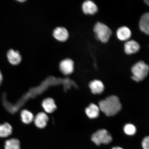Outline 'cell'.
<instances>
[{
    "instance_id": "1",
    "label": "cell",
    "mask_w": 149,
    "mask_h": 149,
    "mask_svg": "<svg viewBox=\"0 0 149 149\" xmlns=\"http://www.w3.org/2000/svg\"><path fill=\"white\" fill-rule=\"evenodd\" d=\"M100 110L107 116H112L117 114L122 108L120 100L117 96L111 95L99 102Z\"/></svg>"
},
{
    "instance_id": "2",
    "label": "cell",
    "mask_w": 149,
    "mask_h": 149,
    "mask_svg": "<svg viewBox=\"0 0 149 149\" xmlns=\"http://www.w3.org/2000/svg\"><path fill=\"white\" fill-rule=\"evenodd\" d=\"M148 65L144 61H140L133 65L131 68L133 75L132 79L137 82L144 80L148 76L149 72Z\"/></svg>"
},
{
    "instance_id": "3",
    "label": "cell",
    "mask_w": 149,
    "mask_h": 149,
    "mask_svg": "<svg viewBox=\"0 0 149 149\" xmlns=\"http://www.w3.org/2000/svg\"><path fill=\"white\" fill-rule=\"evenodd\" d=\"M93 31L96 39L103 43L109 42L112 34L111 29L105 24L100 22H97L95 24Z\"/></svg>"
},
{
    "instance_id": "4",
    "label": "cell",
    "mask_w": 149,
    "mask_h": 149,
    "mask_svg": "<svg viewBox=\"0 0 149 149\" xmlns=\"http://www.w3.org/2000/svg\"><path fill=\"white\" fill-rule=\"evenodd\" d=\"M91 139L97 146L102 144H109L113 140L110 134L105 129L99 130L95 132L91 136Z\"/></svg>"
},
{
    "instance_id": "5",
    "label": "cell",
    "mask_w": 149,
    "mask_h": 149,
    "mask_svg": "<svg viewBox=\"0 0 149 149\" xmlns=\"http://www.w3.org/2000/svg\"><path fill=\"white\" fill-rule=\"evenodd\" d=\"M74 62L70 59H66L61 61L59 65L61 71L65 75H69L74 71Z\"/></svg>"
},
{
    "instance_id": "6",
    "label": "cell",
    "mask_w": 149,
    "mask_h": 149,
    "mask_svg": "<svg viewBox=\"0 0 149 149\" xmlns=\"http://www.w3.org/2000/svg\"><path fill=\"white\" fill-rule=\"evenodd\" d=\"M141 47L138 42L133 40L127 41L124 44L125 52L127 55H131L137 53Z\"/></svg>"
},
{
    "instance_id": "7",
    "label": "cell",
    "mask_w": 149,
    "mask_h": 149,
    "mask_svg": "<svg viewBox=\"0 0 149 149\" xmlns=\"http://www.w3.org/2000/svg\"><path fill=\"white\" fill-rule=\"evenodd\" d=\"M82 9L86 15H94L98 11L97 6L94 2L89 0L84 2L82 5Z\"/></svg>"
},
{
    "instance_id": "8",
    "label": "cell",
    "mask_w": 149,
    "mask_h": 149,
    "mask_svg": "<svg viewBox=\"0 0 149 149\" xmlns=\"http://www.w3.org/2000/svg\"><path fill=\"white\" fill-rule=\"evenodd\" d=\"M53 35L56 40L62 42L68 40L69 36L68 30L63 27L56 28L53 31Z\"/></svg>"
},
{
    "instance_id": "9",
    "label": "cell",
    "mask_w": 149,
    "mask_h": 149,
    "mask_svg": "<svg viewBox=\"0 0 149 149\" xmlns=\"http://www.w3.org/2000/svg\"><path fill=\"white\" fill-rule=\"evenodd\" d=\"M117 38L122 41H127L129 40L132 36V32L129 28L123 26L119 28L116 31Z\"/></svg>"
},
{
    "instance_id": "10",
    "label": "cell",
    "mask_w": 149,
    "mask_h": 149,
    "mask_svg": "<svg viewBox=\"0 0 149 149\" xmlns=\"http://www.w3.org/2000/svg\"><path fill=\"white\" fill-rule=\"evenodd\" d=\"M7 56L9 62L13 65H17L21 62L22 58L19 52L13 49L9 50Z\"/></svg>"
},
{
    "instance_id": "11",
    "label": "cell",
    "mask_w": 149,
    "mask_h": 149,
    "mask_svg": "<svg viewBox=\"0 0 149 149\" xmlns=\"http://www.w3.org/2000/svg\"><path fill=\"white\" fill-rule=\"evenodd\" d=\"M139 26L140 29L146 35L149 33V14L148 13L143 14L140 19Z\"/></svg>"
},
{
    "instance_id": "12",
    "label": "cell",
    "mask_w": 149,
    "mask_h": 149,
    "mask_svg": "<svg viewBox=\"0 0 149 149\" xmlns=\"http://www.w3.org/2000/svg\"><path fill=\"white\" fill-rule=\"evenodd\" d=\"M89 86L91 92L94 94H102L105 88L103 83L98 80H94L91 81L89 84Z\"/></svg>"
},
{
    "instance_id": "13",
    "label": "cell",
    "mask_w": 149,
    "mask_h": 149,
    "mask_svg": "<svg viewBox=\"0 0 149 149\" xmlns=\"http://www.w3.org/2000/svg\"><path fill=\"white\" fill-rule=\"evenodd\" d=\"M49 118L46 113H38L34 118L35 125L37 127L42 128L45 127Z\"/></svg>"
},
{
    "instance_id": "14",
    "label": "cell",
    "mask_w": 149,
    "mask_h": 149,
    "mask_svg": "<svg viewBox=\"0 0 149 149\" xmlns=\"http://www.w3.org/2000/svg\"><path fill=\"white\" fill-rule=\"evenodd\" d=\"M100 109L97 105L91 103L85 109V113L89 118L93 119L97 118L100 113Z\"/></svg>"
},
{
    "instance_id": "15",
    "label": "cell",
    "mask_w": 149,
    "mask_h": 149,
    "mask_svg": "<svg viewBox=\"0 0 149 149\" xmlns=\"http://www.w3.org/2000/svg\"><path fill=\"white\" fill-rule=\"evenodd\" d=\"M42 105L44 110L48 113H53L57 108L54 100L50 98L45 99L42 102Z\"/></svg>"
},
{
    "instance_id": "16",
    "label": "cell",
    "mask_w": 149,
    "mask_h": 149,
    "mask_svg": "<svg viewBox=\"0 0 149 149\" xmlns=\"http://www.w3.org/2000/svg\"><path fill=\"white\" fill-rule=\"evenodd\" d=\"M12 127L8 123L0 125V137H7L10 136L12 133Z\"/></svg>"
},
{
    "instance_id": "17",
    "label": "cell",
    "mask_w": 149,
    "mask_h": 149,
    "mask_svg": "<svg viewBox=\"0 0 149 149\" xmlns=\"http://www.w3.org/2000/svg\"><path fill=\"white\" fill-rule=\"evenodd\" d=\"M4 147L5 149H20V142L16 139H9L5 141Z\"/></svg>"
},
{
    "instance_id": "18",
    "label": "cell",
    "mask_w": 149,
    "mask_h": 149,
    "mask_svg": "<svg viewBox=\"0 0 149 149\" xmlns=\"http://www.w3.org/2000/svg\"><path fill=\"white\" fill-rule=\"evenodd\" d=\"M21 117L22 122L26 124H30L34 120V117L33 113L26 110L22 111Z\"/></svg>"
},
{
    "instance_id": "19",
    "label": "cell",
    "mask_w": 149,
    "mask_h": 149,
    "mask_svg": "<svg viewBox=\"0 0 149 149\" xmlns=\"http://www.w3.org/2000/svg\"><path fill=\"white\" fill-rule=\"evenodd\" d=\"M125 133L128 135H133L136 131L135 127L132 124H127L124 127Z\"/></svg>"
},
{
    "instance_id": "20",
    "label": "cell",
    "mask_w": 149,
    "mask_h": 149,
    "mask_svg": "<svg viewBox=\"0 0 149 149\" xmlns=\"http://www.w3.org/2000/svg\"><path fill=\"white\" fill-rule=\"evenodd\" d=\"M141 146L143 149H149V137H145L141 142Z\"/></svg>"
},
{
    "instance_id": "21",
    "label": "cell",
    "mask_w": 149,
    "mask_h": 149,
    "mask_svg": "<svg viewBox=\"0 0 149 149\" xmlns=\"http://www.w3.org/2000/svg\"><path fill=\"white\" fill-rule=\"evenodd\" d=\"M3 80V76L1 70H0V85L2 82Z\"/></svg>"
},
{
    "instance_id": "22",
    "label": "cell",
    "mask_w": 149,
    "mask_h": 149,
    "mask_svg": "<svg viewBox=\"0 0 149 149\" xmlns=\"http://www.w3.org/2000/svg\"><path fill=\"white\" fill-rule=\"evenodd\" d=\"M111 149H124L122 148L119 146L113 147Z\"/></svg>"
},
{
    "instance_id": "23",
    "label": "cell",
    "mask_w": 149,
    "mask_h": 149,
    "mask_svg": "<svg viewBox=\"0 0 149 149\" xmlns=\"http://www.w3.org/2000/svg\"><path fill=\"white\" fill-rule=\"evenodd\" d=\"M145 2L148 5H149V1L148 0H147V1H145Z\"/></svg>"
}]
</instances>
